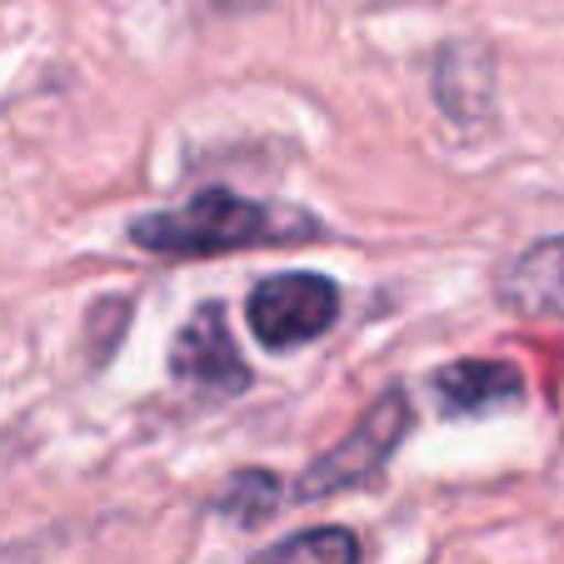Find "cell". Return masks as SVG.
Masks as SVG:
<instances>
[{
    "mask_svg": "<svg viewBox=\"0 0 564 564\" xmlns=\"http://www.w3.org/2000/svg\"><path fill=\"white\" fill-rule=\"evenodd\" d=\"M130 246L165 260H210L235 250H265V246H305L319 235V220L290 205H265L250 195H235L225 185L195 191L191 200L171 210H150L130 220Z\"/></svg>",
    "mask_w": 564,
    "mask_h": 564,
    "instance_id": "6da1fadb",
    "label": "cell"
},
{
    "mask_svg": "<svg viewBox=\"0 0 564 564\" xmlns=\"http://www.w3.org/2000/svg\"><path fill=\"white\" fill-rule=\"evenodd\" d=\"M410 425H415V405H410L405 390H384L360 420L355 430L340 440L335 449H325L319 459H310L295 479V500H330V495L360 490V485H375L384 475V465L394 459V449L405 445Z\"/></svg>",
    "mask_w": 564,
    "mask_h": 564,
    "instance_id": "7a4b0ae2",
    "label": "cell"
},
{
    "mask_svg": "<svg viewBox=\"0 0 564 564\" xmlns=\"http://www.w3.org/2000/svg\"><path fill=\"white\" fill-rule=\"evenodd\" d=\"M340 285L315 270H285V275H265L246 300V325L265 350H305L319 335L335 330L340 319Z\"/></svg>",
    "mask_w": 564,
    "mask_h": 564,
    "instance_id": "3957f363",
    "label": "cell"
},
{
    "mask_svg": "<svg viewBox=\"0 0 564 564\" xmlns=\"http://www.w3.org/2000/svg\"><path fill=\"white\" fill-rule=\"evenodd\" d=\"M171 375L195 394H246L256 384L250 365L240 360L235 350V335H230V319H225V305L205 300V305L191 310L181 330H175V345H171Z\"/></svg>",
    "mask_w": 564,
    "mask_h": 564,
    "instance_id": "277c9868",
    "label": "cell"
},
{
    "mask_svg": "<svg viewBox=\"0 0 564 564\" xmlns=\"http://www.w3.org/2000/svg\"><path fill=\"white\" fill-rule=\"evenodd\" d=\"M435 400L440 415L449 420H479L500 415L524 400V370L510 360H455L435 375Z\"/></svg>",
    "mask_w": 564,
    "mask_h": 564,
    "instance_id": "5b68a950",
    "label": "cell"
},
{
    "mask_svg": "<svg viewBox=\"0 0 564 564\" xmlns=\"http://www.w3.org/2000/svg\"><path fill=\"white\" fill-rule=\"evenodd\" d=\"M495 300L520 319H564V235L524 246L495 280Z\"/></svg>",
    "mask_w": 564,
    "mask_h": 564,
    "instance_id": "8992f818",
    "label": "cell"
},
{
    "mask_svg": "<svg viewBox=\"0 0 564 564\" xmlns=\"http://www.w3.org/2000/svg\"><path fill=\"white\" fill-rule=\"evenodd\" d=\"M435 106L455 126H479L495 110V55L479 41H449L435 55Z\"/></svg>",
    "mask_w": 564,
    "mask_h": 564,
    "instance_id": "52a82bcc",
    "label": "cell"
},
{
    "mask_svg": "<svg viewBox=\"0 0 564 564\" xmlns=\"http://www.w3.org/2000/svg\"><path fill=\"white\" fill-rule=\"evenodd\" d=\"M250 564H360V534L345 524H319L260 550Z\"/></svg>",
    "mask_w": 564,
    "mask_h": 564,
    "instance_id": "ba28073f",
    "label": "cell"
},
{
    "mask_svg": "<svg viewBox=\"0 0 564 564\" xmlns=\"http://www.w3.org/2000/svg\"><path fill=\"white\" fill-rule=\"evenodd\" d=\"M280 500H285V485H280L275 469H240V475H230V485L215 495L210 510L225 514L230 524H265L270 514L280 510Z\"/></svg>",
    "mask_w": 564,
    "mask_h": 564,
    "instance_id": "9c48e42d",
    "label": "cell"
},
{
    "mask_svg": "<svg viewBox=\"0 0 564 564\" xmlns=\"http://www.w3.org/2000/svg\"><path fill=\"white\" fill-rule=\"evenodd\" d=\"M90 319H96L90 330L100 335V340H96V365H106L110 350H116V340H120V330L130 325V305H126V300H100V305L90 310Z\"/></svg>",
    "mask_w": 564,
    "mask_h": 564,
    "instance_id": "30bf717a",
    "label": "cell"
},
{
    "mask_svg": "<svg viewBox=\"0 0 564 564\" xmlns=\"http://www.w3.org/2000/svg\"><path fill=\"white\" fill-rule=\"evenodd\" d=\"M270 0H215V11L225 15H250V11H265Z\"/></svg>",
    "mask_w": 564,
    "mask_h": 564,
    "instance_id": "8fae6325",
    "label": "cell"
}]
</instances>
